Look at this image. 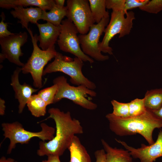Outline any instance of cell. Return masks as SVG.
<instances>
[{
    "label": "cell",
    "instance_id": "cell-1",
    "mask_svg": "<svg viewBox=\"0 0 162 162\" xmlns=\"http://www.w3.org/2000/svg\"><path fill=\"white\" fill-rule=\"evenodd\" d=\"M49 116L56 124V131L54 138L48 142H39L37 154L40 156L62 155L68 148L76 134H82L83 129L80 121L72 118L70 112H65L58 108L49 109Z\"/></svg>",
    "mask_w": 162,
    "mask_h": 162
},
{
    "label": "cell",
    "instance_id": "cell-2",
    "mask_svg": "<svg viewBox=\"0 0 162 162\" xmlns=\"http://www.w3.org/2000/svg\"><path fill=\"white\" fill-rule=\"evenodd\" d=\"M106 118L110 130L116 135L123 136L138 134L149 145L154 142L152 136L154 130L162 128V121L147 109L144 114L139 116L122 118L112 113L106 114Z\"/></svg>",
    "mask_w": 162,
    "mask_h": 162
},
{
    "label": "cell",
    "instance_id": "cell-3",
    "mask_svg": "<svg viewBox=\"0 0 162 162\" xmlns=\"http://www.w3.org/2000/svg\"><path fill=\"white\" fill-rule=\"evenodd\" d=\"M1 125L4 132V140L8 138L10 141L7 152V154H8L15 148L17 143L28 144L32 138L35 137L43 141L51 140L54 138L56 133L54 128L44 123L40 124L41 131L37 132L26 130L18 122L3 123Z\"/></svg>",
    "mask_w": 162,
    "mask_h": 162
},
{
    "label": "cell",
    "instance_id": "cell-4",
    "mask_svg": "<svg viewBox=\"0 0 162 162\" xmlns=\"http://www.w3.org/2000/svg\"><path fill=\"white\" fill-rule=\"evenodd\" d=\"M31 36L33 46V50L27 62L21 68L23 74H31L33 80V84L39 89L42 86V76L44 68L47 63L54 58L57 52L54 45L45 50L40 49L37 45V35H33L29 28L28 31Z\"/></svg>",
    "mask_w": 162,
    "mask_h": 162
},
{
    "label": "cell",
    "instance_id": "cell-5",
    "mask_svg": "<svg viewBox=\"0 0 162 162\" xmlns=\"http://www.w3.org/2000/svg\"><path fill=\"white\" fill-rule=\"evenodd\" d=\"M83 65V61L80 58L75 57L71 61H67L64 56L57 52L53 61L44 70L43 76L53 72H62L70 77V81L72 84L77 86L83 85L89 89L94 90L96 87L95 84L82 73Z\"/></svg>",
    "mask_w": 162,
    "mask_h": 162
},
{
    "label": "cell",
    "instance_id": "cell-6",
    "mask_svg": "<svg viewBox=\"0 0 162 162\" xmlns=\"http://www.w3.org/2000/svg\"><path fill=\"white\" fill-rule=\"evenodd\" d=\"M53 82V84L58 86L54 103L65 98L87 110H94L97 108L96 104L87 98L88 95L92 97L96 96L97 93L93 90L83 85L76 87L71 86L68 82L67 78L63 76L56 77Z\"/></svg>",
    "mask_w": 162,
    "mask_h": 162
},
{
    "label": "cell",
    "instance_id": "cell-7",
    "mask_svg": "<svg viewBox=\"0 0 162 162\" xmlns=\"http://www.w3.org/2000/svg\"><path fill=\"white\" fill-rule=\"evenodd\" d=\"M135 19L134 13L129 11H112L109 22L106 28L102 41L99 44L101 52L112 55V49L109 43L113 37L119 34V38L128 35L133 26V21Z\"/></svg>",
    "mask_w": 162,
    "mask_h": 162
},
{
    "label": "cell",
    "instance_id": "cell-8",
    "mask_svg": "<svg viewBox=\"0 0 162 162\" xmlns=\"http://www.w3.org/2000/svg\"><path fill=\"white\" fill-rule=\"evenodd\" d=\"M60 26L61 32L57 41L60 49L74 55L83 62H88L91 64L93 63V59L82 51L77 35L79 32L73 22L67 18L62 20Z\"/></svg>",
    "mask_w": 162,
    "mask_h": 162
},
{
    "label": "cell",
    "instance_id": "cell-9",
    "mask_svg": "<svg viewBox=\"0 0 162 162\" xmlns=\"http://www.w3.org/2000/svg\"><path fill=\"white\" fill-rule=\"evenodd\" d=\"M109 21V17L104 18L98 23L93 25L87 34L78 35L80 47L84 53L98 61H104L109 58L108 56L101 53L99 44L100 38Z\"/></svg>",
    "mask_w": 162,
    "mask_h": 162
},
{
    "label": "cell",
    "instance_id": "cell-10",
    "mask_svg": "<svg viewBox=\"0 0 162 162\" xmlns=\"http://www.w3.org/2000/svg\"><path fill=\"white\" fill-rule=\"evenodd\" d=\"M67 19L71 21L80 34H87L95 23L88 0L67 1Z\"/></svg>",
    "mask_w": 162,
    "mask_h": 162
},
{
    "label": "cell",
    "instance_id": "cell-11",
    "mask_svg": "<svg viewBox=\"0 0 162 162\" xmlns=\"http://www.w3.org/2000/svg\"><path fill=\"white\" fill-rule=\"evenodd\" d=\"M28 38L27 33L24 32L0 38L1 53L10 62L23 66L24 64L20 60L23 55L21 47L27 42Z\"/></svg>",
    "mask_w": 162,
    "mask_h": 162
},
{
    "label": "cell",
    "instance_id": "cell-12",
    "mask_svg": "<svg viewBox=\"0 0 162 162\" xmlns=\"http://www.w3.org/2000/svg\"><path fill=\"white\" fill-rule=\"evenodd\" d=\"M130 152L132 158L139 159L140 162H154L158 158L162 157V130H160L156 140L152 144H141L140 147L136 148L128 145L124 141L115 139Z\"/></svg>",
    "mask_w": 162,
    "mask_h": 162
},
{
    "label": "cell",
    "instance_id": "cell-13",
    "mask_svg": "<svg viewBox=\"0 0 162 162\" xmlns=\"http://www.w3.org/2000/svg\"><path fill=\"white\" fill-rule=\"evenodd\" d=\"M21 71V68L17 67L11 76L10 85L15 92V97L19 102L18 112L22 113L27 103L34 92L39 89L33 88L30 85L24 83L22 85L19 80V75Z\"/></svg>",
    "mask_w": 162,
    "mask_h": 162
},
{
    "label": "cell",
    "instance_id": "cell-14",
    "mask_svg": "<svg viewBox=\"0 0 162 162\" xmlns=\"http://www.w3.org/2000/svg\"><path fill=\"white\" fill-rule=\"evenodd\" d=\"M36 25L39 32V35L37 36L39 47L45 50L55 45L60 33V25L55 26L49 22L42 24L38 22Z\"/></svg>",
    "mask_w": 162,
    "mask_h": 162
},
{
    "label": "cell",
    "instance_id": "cell-15",
    "mask_svg": "<svg viewBox=\"0 0 162 162\" xmlns=\"http://www.w3.org/2000/svg\"><path fill=\"white\" fill-rule=\"evenodd\" d=\"M42 10L40 8L30 7L25 8L22 6L15 8L10 12L13 16L19 20L18 22L21 24L22 28L28 30L29 22L36 24L41 20Z\"/></svg>",
    "mask_w": 162,
    "mask_h": 162
},
{
    "label": "cell",
    "instance_id": "cell-16",
    "mask_svg": "<svg viewBox=\"0 0 162 162\" xmlns=\"http://www.w3.org/2000/svg\"><path fill=\"white\" fill-rule=\"evenodd\" d=\"M55 5L54 0H0V7L7 9L18 6H35L43 10H50Z\"/></svg>",
    "mask_w": 162,
    "mask_h": 162
},
{
    "label": "cell",
    "instance_id": "cell-17",
    "mask_svg": "<svg viewBox=\"0 0 162 162\" xmlns=\"http://www.w3.org/2000/svg\"><path fill=\"white\" fill-rule=\"evenodd\" d=\"M101 141L106 152L105 162H133V158L128 150L112 147L103 139Z\"/></svg>",
    "mask_w": 162,
    "mask_h": 162
},
{
    "label": "cell",
    "instance_id": "cell-18",
    "mask_svg": "<svg viewBox=\"0 0 162 162\" xmlns=\"http://www.w3.org/2000/svg\"><path fill=\"white\" fill-rule=\"evenodd\" d=\"M68 149L70 153L69 162H92L87 151L76 136L73 137Z\"/></svg>",
    "mask_w": 162,
    "mask_h": 162
},
{
    "label": "cell",
    "instance_id": "cell-19",
    "mask_svg": "<svg viewBox=\"0 0 162 162\" xmlns=\"http://www.w3.org/2000/svg\"><path fill=\"white\" fill-rule=\"evenodd\" d=\"M67 15L66 6L61 8L56 5L49 12L42 10L41 20L46 21L53 25L60 26L62 19Z\"/></svg>",
    "mask_w": 162,
    "mask_h": 162
},
{
    "label": "cell",
    "instance_id": "cell-20",
    "mask_svg": "<svg viewBox=\"0 0 162 162\" xmlns=\"http://www.w3.org/2000/svg\"><path fill=\"white\" fill-rule=\"evenodd\" d=\"M144 98L146 109L151 111L157 110L162 106V88L147 91Z\"/></svg>",
    "mask_w": 162,
    "mask_h": 162
},
{
    "label": "cell",
    "instance_id": "cell-21",
    "mask_svg": "<svg viewBox=\"0 0 162 162\" xmlns=\"http://www.w3.org/2000/svg\"><path fill=\"white\" fill-rule=\"evenodd\" d=\"M26 105L28 110L35 117L44 116L46 113L47 105L38 94L32 95Z\"/></svg>",
    "mask_w": 162,
    "mask_h": 162
},
{
    "label": "cell",
    "instance_id": "cell-22",
    "mask_svg": "<svg viewBox=\"0 0 162 162\" xmlns=\"http://www.w3.org/2000/svg\"><path fill=\"white\" fill-rule=\"evenodd\" d=\"M93 17L95 22L99 23L104 18L109 17L106 10V0H88Z\"/></svg>",
    "mask_w": 162,
    "mask_h": 162
},
{
    "label": "cell",
    "instance_id": "cell-23",
    "mask_svg": "<svg viewBox=\"0 0 162 162\" xmlns=\"http://www.w3.org/2000/svg\"><path fill=\"white\" fill-rule=\"evenodd\" d=\"M130 117H135L144 114L146 110L145 98H136L129 103Z\"/></svg>",
    "mask_w": 162,
    "mask_h": 162
},
{
    "label": "cell",
    "instance_id": "cell-24",
    "mask_svg": "<svg viewBox=\"0 0 162 162\" xmlns=\"http://www.w3.org/2000/svg\"><path fill=\"white\" fill-rule=\"evenodd\" d=\"M111 103L113 110L112 113L114 115L122 118L130 117L129 103H122L114 100H111Z\"/></svg>",
    "mask_w": 162,
    "mask_h": 162
},
{
    "label": "cell",
    "instance_id": "cell-25",
    "mask_svg": "<svg viewBox=\"0 0 162 162\" xmlns=\"http://www.w3.org/2000/svg\"><path fill=\"white\" fill-rule=\"evenodd\" d=\"M57 89V86L56 84H53L50 87L39 91L38 94L48 105L54 103V100Z\"/></svg>",
    "mask_w": 162,
    "mask_h": 162
},
{
    "label": "cell",
    "instance_id": "cell-26",
    "mask_svg": "<svg viewBox=\"0 0 162 162\" xmlns=\"http://www.w3.org/2000/svg\"><path fill=\"white\" fill-rule=\"evenodd\" d=\"M142 10L149 13L157 14L162 10V0H152L139 8Z\"/></svg>",
    "mask_w": 162,
    "mask_h": 162
},
{
    "label": "cell",
    "instance_id": "cell-27",
    "mask_svg": "<svg viewBox=\"0 0 162 162\" xmlns=\"http://www.w3.org/2000/svg\"><path fill=\"white\" fill-rule=\"evenodd\" d=\"M125 2V0H106V8L112 11H124Z\"/></svg>",
    "mask_w": 162,
    "mask_h": 162
},
{
    "label": "cell",
    "instance_id": "cell-28",
    "mask_svg": "<svg viewBox=\"0 0 162 162\" xmlns=\"http://www.w3.org/2000/svg\"><path fill=\"white\" fill-rule=\"evenodd\" d=\"M149 0H125L124 11L126 13L129 10L136 8H140L146 4Z\"/></svg>",
    "mask_w": 162,
    "mask_h": 162
},
{
    "label": "cell",
    "instance_id": "cell-29",
    "mask_svg": "<svg viewBox=\"0 0 162 162\" xmlns=\"http://www.w3.org/2000/svg\"><path fill=\"white\" fill-rule=\"evenodd\" d=\"M0 16L2 18L0 22V38L7 37L14 34L7 29L8 23L5 22V15L3 12H2Z\"/></svg>",
    "mask_w": 162,
    "mask_h": 162
},
{
    "label": "cell",
    "instance_id": "cell-30",
    "mask_svg": "<svg viewBox=\"0 0 162 162\" xmlns=\"http://www.w3.org/2000/svg\"><path fill=\"white\" fill-rule=\"evenodd\" d=\"M94 154L96 159L95 162H105L106 154L104 149L96 150Z\"/></svg>",
    "mask_w": 162,
    "mask_h": 162
},
{
    "label": "cell",
    "instance_id": "cell-31",
    "mask_svg": "<svg viewBox=\"0 0 162 162\" xmlns=\"http://www.w3.org/2000/svg\"><path fill=\"white\" fill-rule=\"evenodd\" d=\"M46 160H43L42 162H61L59 156L58 155H50L47 156Z\"/></svg>",
    "mask_w": 162,
    "mask_h": 162
},
{
    "label": "cell",
    "instance_id": "cell-32",
    "mask_svg": "<svg viewBox=\"0 0 162 162\" xmlns=\"http://www.w3.org/2000/svg\"><path fill=\"white\" fill-rule=\"evenodd\" d=\"M5 102L4 100L1 98H0V115L3 116L5 113Z\"/></svg>",
    "mask_w": 162,
    "mask_h": 162
},
{
    "label": "cell",
    "instance_id": "cell-33",
    "mask_svg": "<svg viewBox=\"0 0 162 162\" xmlns=\"http://www.w3.org/2000/svg\"><path fill=\"white\" fill-rule=\"evenodd\" d=\"M151 111L156 116L162 121V106L158 109Z\"/></svg>",
    "mask_w": 162,
    "mask_h": 162
},
{
    "label": "cell",
    "instance_id": "cell-34",
    "mask_svg": "<svg viewBox=\"0 0 162 162\" xmlns=\"http://www.w3.org/2000/svg\"><path fill=\"white\" fill-rule=\"evenodd\" d=\"M0 162H17L11 158H6L4 156L2 157L0 159Z\"/></svg>",
    "mask_w": 162,
    "mask_h": 162
},
{
    "label": "cell",
    "instance_id": "cell-35",
    "mask_svg": "<svg viewBox=\"0 0 162 162\" xmlns=\"http://www.w3.org/2000/svg\"><path fill=\"white\" fill-rule=\"evenodd\" d=\"M56 5L58 7L61 8H63L65 0H55Z\"/></svg>",
    "mask_w": 162,
    "mask_h": 162
},
{
    "label": "cell",
    "instance_id": "cell-36",
    "mask_svg": "<svg viewBox=\"0 0 162 162\" xmlns=\"http://www.w3.org/2000/svg\"><path fill=\"white\" fill-rule=\"evenodd\" d=\"M161 162H162V161H161Z\"/></svg>",
    "mask_w": 162,
    "mask_h": 162
}]
</instances>
